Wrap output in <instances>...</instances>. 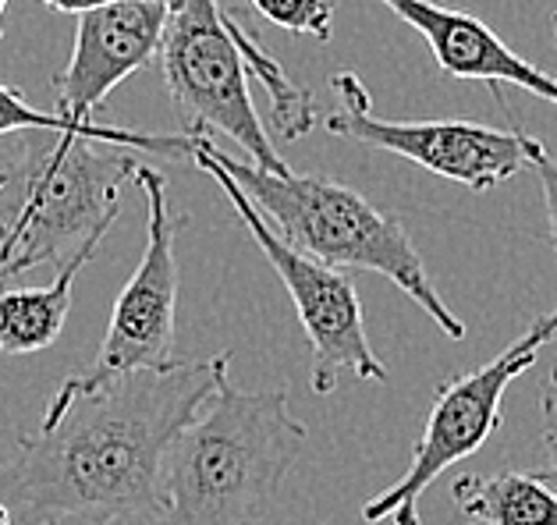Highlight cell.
<instances>
[{"instance_id":"1","label":"cell","mask_w":557,"mask_h":525,"mask_svg":"<svg viewBox=\"0 0 557 525\" xmlns=\"http://www.w3.org/2000/svg\"><path fill=\"white\" fill-rule=\"evenodd\" d=\"M231 355L171 362L53 390L36 434L0 468L15 525H157L168 511L164 468L178 434L207 405Z\"/></svg>"},{"instance_id":"2","label":"cell","mask_w":557,"mask_h":525,"mask_svg":"<svg viewBox=\"0 0 557 525\" xmlns=\"http://www.w3.org/2000/svg\"><path fill=\"white\" fill-rule=\"evenodd\" d=\"M306 440L284 390H242L224 376L168 454L157 525H260Z\"/></svg>"},{"instance_id":"3","label":"cell","mask_w":557,"mask_h":525,"mask_svg":"<svg viewBox=\"0 0 557 525\" xmlns=\"http://www.w3.org/2000/svg\"><path fill=\"white\" fill-rule=\"evenodd\" d=\"M33 136L0 160V285L100 249L121 213V188L139 171L121 146L67 132Z\"/></svg>"},{"instance_id":"4","label":"cell","mask_w":557,"mask_h":525,"mask_svg":"<svg viewBox=\"0 0 557 525\" xmlns=\"http://www.w3.org/2000/svg\"><path fill=\"white\" fill-rule=\"evenodd\" d=\"M207 146L216 164L242 185V192L252 199L256 210L288 246L327 266H337V271H373L387 277L447 338H466V323L441 299L437 285L426 274L423 255L416 252L409 232L394 213H384L370 199H362L356 188L334 182L327 174H295L292 167L284 174L260 171L249 160L216 150L213 139H207Z\"/></svg>"},{"instance_id":"5","label":"cell","mask_w":557,"mask_h":525,"mask_svg":"<svg viewBox=\"0 0 557 525\" xmlns=\"http://www.w3.org/2000/svg\"><path fill=\"white\" fill-rule=\"evenodd\" d=\"M210 136H196L193 160L221 185V192L231 199V207L246 224L256 246L263 249L267 263L274 266L281 277L284 291L292 295L298 323L306 330V341L312 348V366H309V384L317 395H334L345 380H370V384H387L384 362L373 355L370 338H366V316L359 291L351 285V277L337 266H327L312 255L298 252L288 246L270 221L256 210L252 199L242 192V185L216 164V157L207 146Z\"/></svg>"},{"instance_id":"6","label":"cell","mask_w":557,"mask_h":525,"mask_svg":"<svg viewBox=\"0 0 557 525\" xmlns=\"http://www.w3.org/2000/svg\"><path fill=\"white\" fill-rule=\"evenodd\" d=\"M160 68L178 103L188 136H224L249 157L252 167L284 174L288 160L274 150L249 92L246 58L231 36L221 0H182L168 22Z\"/></svg>"},{"instance_id":"7","label":"cell","mask_w":557,"mask_h":525,"mask_svg":"<svg viewBox=\"0 0 557 525\" xmlns=\"http://www.w3.org/2000/svg\"><path fill=\"white\" fill-rule=\"evenodd\" d=\"M554 338H557V309H550L547 316H536L533 327L522 338H515L486 366L441 384L437 395H433L423 437L416 440L409 473L362 508V522L419 525V497L430 490L433 479L444 476L455 462H466L469 454H475L497 434L505 390L525 370H533V362Z\"/></svg>"},{"instance_id":"8","label":"cell","mask_w":557,"mask_h":525,"mask_svg":"<svg viewBox=\"0 0 557 525\" xmlns=\"http://www.w3.org/2000/svg\"><path fill=\"white\" fill-rule=\"evenodd\" d=\"M337 92V111L323 117L331 136L398 153L412 164L447 182H458L472 192L505 185L522 167H529V136L519 128H491L480 121H391L373 114L370 89L356 72L331 75Z\"/></svg>"},{"instance_id":"9","label":"cell","mask_w":557,"mask_h":525,"mask_svg":"<svg viewBox=\"0 0 557 525\" xmlns=\"http://www.w3.org/2000/svg\"><path fill=\"white\" fill-rule=\"evenodd\" d=\"M135 185L146 199V249L121 288L97 359L83 373H72L83 387H100L114 376L171 366L174 313H178V227L171 213L168 182L157 167L135 171Z\"/></svg>"},{"instance_id":"10","label":"cell","mask_w":557,"mask_h":525,"mask_svg":"<svg viewBox=\"0 0 557 525\" xmlns=\"http://www.w3.org/2000/svg\"><path fill=\"white\" fill-rule=\"evenodd\" d=\"M174 4L164 0H117L78 15L75 47L64 72L53 78L58 114L92 121V111L125 83L149 68L164 50Z\"/></svg>"},{"instance_id":"11","label":"cell","mask_w":557,"mask_h":525,"mask_svg":"<svg viewBox=\"0 0 557 525\" xmlns=\"http://www.w3.org/2000/svg\"><path fill=\"white\" fill-rule=\"evenodd\" d=\"M380 4L391 8L394 15L409 22L426 39L444 75L461 78V83H486L491 89L515 86L557 107V78L519 58L480 18L458 8L433 4V0H380Z\"/></svg>"},{"instance_id":"12","label":"cell","mask_w":557,"mask_h":525,"mask_svg":"<svg viewBox=\"0 0 557 525\" xmlns=\"http://www.w3.org/2000/svg\"><path fill=\"white\" fill-rule=\"evenodd\" d=\"M451 501L469 525H557V490L543 473L458 476Z\"/></svg>"},{"instance_id":"13","label":"cell","mask_w":557,"mask_h":525,"mask_svg":"<svg viewBox=\"0 0 557 525\" xmlns=\"http://www.w3.org/2000/svg\"><path fill=\"white\" fill-rule=\"evenodd\" d=\"M92 255L97 249L72 255L47 288L0 291V355H33L61 338L64 320L72 313L75 277Z\"/></svg>"},{"instance_id":"14","label":"cell","mask_w":557,"mask_h":525,"mask_svg":"<svg viewBox=\"0 0 557 525\" xmlns=\"http://www.w3.org/2000/svg\"><path fill=\"white\" fill-rule=\"evenodd\" d=\"M11 132H67V136H83L92 142L121 146V150H143V153H160L174 160H193L196 136H149V132H132V128H114L100 125V121H72L64 114H47L33 107L15 86L0 83V136Z\"/></svg>"},{"instance_id":"15","label":"cell","mask_w":557,"mask_h":525,"mask_svg":"<svg viewBox=\"0 0 557 525\" xmlns=\"http://www.w3.org/2000/svg\"><path fill=\"white\" fill-rule=\"evenodd\" d=\"M227 18H231V36H235L242 58H246L249 75H256V83L267 89L270 121H274L277 136H284V139L309 136V132L320 125V107L312 100V92L302 89L288 72H284V64L260 43V39H256V33L246 29V22L235 18L231 11H227Z\"/></svg>"},{"instance_id":"16","label":"cell","mask_w":557,"mask_h":525,"mask_svg":"<svg viewBox=\"0 0 557 525\" xmlns=\"http://www.w3.org/2000/svg\"><path fill=\"white\" fill-rule=\"evenodd\" d=\"M267 22L281 25L295 36H312L327 43L334 33V4L331 0H252Z\"/></svg>"},{"instance_id":"17","label":"cell","mask_w":557,"mask_h":525,"mask_svg":"<svg viewBox=\"0 0 557 525\" xmlns=\"http://www.w3.org/2000/svg\"><path fill=\"white\" fill-rule=\"evenodd\" d=\"M540 434H543V448H547V468L543 476L557 490V366L543 376L540 384Z\"/></svg>"},{"instance_id":"18","label":"cell","mask_w":557,"mask_h":525,"mask_svg":"<svg viewBox=\"0 0 557 525\" xmlns=\"http://www.w3.org/2000/svg\"><path fill=\"white\" fill-rule=\"evenodd\" d=\"M529 167L536 171L540 178V192H543V207H547V221H550V246L557 252V160L540 139L529 136Z\"/></svg>"},{"instance_id":"19","label":"cell","mask_w":557,"mask_h":525,"mask_svg":"<svg viewBox=\"0 0 557 525\" xmlns=\"http://www.w3.org/2000/svg\"><path fill=\"white\" fill-rule=\"evenodd\" d=\"M39 4H47L50 11H64V15H86V11H97V8H107V4H117V0H39ZM164 4L182 8V0H164Z\"/></svg>"},{"instance_id":"20","label":"cell","mask_w":557,"mask_h":525,"mask_svg":"<svg viewBox=\"0 0 557 525\" xmlns=\"http://www.w3.org/2000/svg\"><path fill=\"white\" fill-rule=\"evenodd\" d=\"M0 525H15V518H11V508L0 501Z\"/></svg>"},{"instance_id":"21","label":"cell","mask_w":557,"mask_h":525,"mask_svg":"<svg viewBox=\"0 0 557 525\" xmlns=\"http://www.w3.org/2000/svg\"><path fill=\"white\" fill-rule=\"evenodd\" d=\"M4 11H8V0H0V36H4Z\"/></svg>"},{"instance_id":"22","label":"cell","mask_w":557,"mask_h":525,"mask_svg":"<svg viewBox=\"0 0 557 525\" xmlns=\"http://www.w3.org/2000/svg\"><path fill=\"white\" fill-rule=\"evenodd\" d=\"M550 29H554V39H557V11H554V18H550Z\"/></svg>"}]
</instances>
